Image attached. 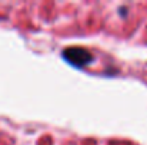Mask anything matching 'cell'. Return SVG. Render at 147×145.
<instances>
[{"instance_id": "obj_1", "label": "cell", "mask_w": 147, "mask_h": 145, "mask_svg": "<svg viewBox=\"0 0 147 145\" xmlns=\"http://www.w3.org/2000/svg\"><path fill=\"white\" fill-rule=\"evenodd\" d=\"M63 55H64V58H66L70 64H73V65H76V67H84V65H87V64H90V63L93 61L92 53L83 47L66 48V50L63 51Z\"/></svg>"}]
</instances>
